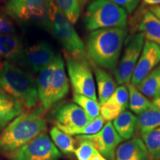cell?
Here are the masks:
<instances>
[{
	"label": "cell",
	"instance_id": "cell-1",
	"mask_svg": "<svg viewBox=\"0 0 160 160\" xmlns=\"http://www.w3.org/2000/svg\"><path fill=\"white\" fill-rule=\"evenodd\" d=\"M42 107L22 112L0 133V153L13 156L23 146L47 131V121Z\"/></svg>",
	"mask_w": 160,
	"mask_h": 160
},
{
	"label": "cell",
	"instance_id": "cell-2",
	"mask_svg": "<svg viewBox=\"0 0 160 160\" xmlns=\"http://www.w3.org/2000/svg\"><path fill=\"white\" fill-rule=\"evenodd\" d=\"M127 33V28H119L91 32L85 47L88 59L102 68L113 71L119 62Z\"/></svg>",
	"mask_w": 160,
	"mask_h": 160
},
{
	"label": "cell",
	"instance_id": "cell-3",
	"mask_svg": "<svg viewBox=\"0 0 160 160\" xmlns=\"http://www.w3.org/2000/svg\"><path fill=\"white\" fill-rule=\"evenodd\" d=\"M0 90L19 100L28 109L35 108L39 102L34 78L9 61L0 64Z\"/></svg>",
	"mask_w": 160,
	"mask_h": 160
},
{
	"label": "cell",
	"instance_id": "cell-4",
	"mask_svg": "<svg viewBox=\"0 0 160 160\" xmlns=\"http://www.w3.org/2000/svg\"><path fill=\"white\" fill-rule=\"evenodd\" d=\"M39 101L44 111H48L62 99L69 92V81L65 63L59 53L46 68L39 73L37 80Z\"/></svg>",
	"mask_w": 160,
	"mask_h": 160
},
{
	"label": "cell",
	"instance_id": "cell-5",
	"mask_svg": "<svg viewBox=\"0 0 160 160\" xmlns=\"http://www.w3.org/2000/svg\"><path fill=\"white\" fill-rule=\"evenodd\" d=\"M128 14L125 10L109 0H93L84 15V24L89 31L106 28H127Z\"/></svg>",
	"mask_w": 160,
	"mask_h": 160
},
{
	"label": "cell",
	"instance_id": "cell-6",
	"mask_svg": "<svg viewBox=\"0 0 160 160\" xmlns=\"http://www.w3.org/2000/svg\"><path fill=\"white\" fill-rule=\"evenodd\" d=\"M53 0H8L5 14L22 25H33L46 28Z\"/></svg>",
	"mask_w": 160,
	"mask_h": 160
},
{
	"label": "cell",
	"instance_id": "cell-7",
	"mask_svg": "<svg viewBox=\"0 0 160 160\" xmlns=\"http://www.w3.org/2000/svg\"><path fill=\"white\" fill-rule=\"evenodd\" d=\"M64 56L70 82L74 94L85 96L97 101L94 77L85 53L75 55L65 51Z\"/></svg>",
	"mask_w": 160,
	"mask_h": 160
},
{
	"label": "cell",
	"instance_id": "cell-8",
	"mask_svg": "<svg viewBox=\"0 0 160 160\" xmlns=\"http://www.w3.org/2000/svg\"><path fill=\"white\" fill-rule=\"evenodd\" d=\"M46 29L61 44L65 51L72 54L85 53V45L73 25L65 17L54 1L51 4L49 20Z\"/></svg>",
	"mask_w": 160,
	"mask_h": 160
},
{
	"label": "cell",
	"instance_id": "cell-9",
	"mask_svg": "<svg viewBox=\"0 0 160 160\" xmlns=\"http://www.w3.org/2000/svg\"><path fill=\"white\" fill-rule=\"evenodd\" d=\"M145 41L143 34L139 32L126 38L125 47L120 56L119 62L113 71L117 85H127L131 82L132 75L142 51Z\"/></svg>",
	"mask_w": 160,
	"mask_h": 160
},
{
	"label": "cell",
	"instance_id": "cell-10",
	"mask_svg": "<svg viewBox=\"0 0 160 160\" xmlns=\"http://www.w3.org/2000/svg\"><path fill=\"white\" fill-rule=\"evenodd\" d=\"M12 160H59L60 151L48 135L43 133L12 156Z\"/></svg>",
	"mask_w": 160,
	"mask_h": 160
},
{
	"label": "cell",
	"instance_id": "cell-11",
	"mask_svg": "<svg viewBox=\"0 0 160 160\" xmlns=\"http://www.w3.org/2000/svg\"><path fill=\"white\" fill-rule=\"evenodd\" d=\"M57 55L51 45L39 42L31 47L24 48L16 64L25 67L33 73H41L52 62Z\"/></svg>",
	"mask_w": 160,
	"mask_h": 160
},
{
	"label": "cell",
	"instance_id": "cell-12",
	"mask_svg": "<svg viewBox=\"0 0 160 160\" xmlns=\"http://www.w3.org/2000/svg\"><path fill=\"white\" fill-rule=\"evenodd\" d=\"M77 138L91 142L96 149L108 160H116L117 147L123 139L119 137L111 122H107L101 131L93 135H81Z\"/></svg>",
	"mask_w": 160,
	"mask_h": 160
},
{
	"label": "cell",
	"instance_id": "cell-13",
	"mask_svg": "<svg viewBox=\"0 0 160 160\" xmlns=\"http://www.w3.org/2000/svg\"><path fill=\"white\" fill-rule=\"evenodd\" d=\"M53 118L56 127L64 133L85 127L91 122L82 108L71 102L59 106L53 113Z\"/></svg>",
	"mask_w": 160,
	"mask_h": 160
},
{
	"label": "cell",
	"instance_id": "cell-14",
	"mask_svg": "<svg viewBox=\"0 0 160 160\" xmlns=\"http://www.w3.org/2000/svg\"><path fill=\"white\" fill-rule=\"evenodd\" d=\"M160 63V48L145 40L139 59L132 75L131 83L137 86Z\"/></svg>",
	"mask_w": 160,
	"mask_h": 160
},
{
	"label": "cell",
	"instance_id": "cell-15",
	"mask_svg": "<svg viewBox=\"0 0 160 160\" xmlns=\"http://www.w3.org/2000/svg\"><path fill=\"white\" fill-rule=\"evenodd\" d=\"M129 105V93L126 85H119L108 99L100 105V113L105 121L111 122L127 111Z\"/></svg>",
	"mask_w": 160,
	"mask_h": 160
},
{
	"label": "cell",
	"instance_id": "cell-16",
	"mask_svg": "<svg viewBox=\"0 0 160 160\" xmlns=\"http://www.w3.org/2000/svg\"><path fill=\"white\" fill-rule=\"evenodd\" d=\"M116 160H151L143 140L133 137L120 145L116 152Z\"/></svg>",
	"mask_w": 160,
	"mask_h": 160
},
{
	"label": "cell",
	"instance_id": "cell-17",
	"mask_svg": "<svg viewBox=\"0 0 160 160\" xmlns=\"http://www.w3.org/2000/svg\"><path fill=\"white\" fill-rule=\"evenodd\" d=\"M22 103L0 90V133L24 111Z\"/></svg>",
	"mask_w": 160,
	"mask_h": 160
},
{
	"label": "cell",
	"instance_id": "cell-18",
	"mask_svg": "<svg viewBox=\"0 0 160 160\" xmlns=\"http://www.w3.org/2000/svg\"><path fill=\"white\" fill-rule=\"evenodd\" d=\"M96 82H97L98 98L99 104H102L109 99L117 88V83L115 79L110 75L105 69L97 65L93 66Z\"/></svg>",
	"mask_w": 160,
	"mask_h": 160
},
{
	"label": "cell",
	"instance_id": "cell-19",
	"mask_svg": "<svg viewBox=\"0 0 160 160\" xmlns=\"http://www.w3.org/2000/svg\"><path fill=\"white\" fill-rule=\"evenodd\" d=\"M138 31L142 33L145 40L156 44L160 48V20L149 10L143 13L138 25Z\"/></svg>",
	"mask_w": 160,
	"mask_h": 160
},
{
	"label": "cell",
	"instance_id": "cell-20",
	"mask_svg": "<svg viewBox=\"0 0 160 160\" xmlns=\"http://www.w3.org/2000/svg\"><path fill=\"white\" fill-rule=\"evenodd\" d=\"M24 50L22 42L17 36L0 33V56L9 62H16Z\"/></svg>",
	"mask_w": 160,
	"mask_h": 160
},
{
	"label": "cell",
	"instance_id": "cell-21",
	"mask_svg": "<svg viewBox=\"0 0 160 160\" xmlns=\"http://www.w3.org/2000/svg\"><path fill=\"white\" fill-rule=\"evenodd\" d=\"M137 117L129 111H125L113 121L116 131L123 140L133 138L137 131Z\"/></svg>",
	"mask_w": 160,
	"mask_h": 160
},
{
	"label": "cell",
	"instance_id": "cell-22",
	"mask_svg": "<svg viewBox=\"0 0 160 160\" xmlns=\"http://www.w3.org/2000/svg\"><path fill=\"white\" fill-rule=\"evenodd\" d=\"M136 87L147 98L154 99L158 97L160 94V65L146 76Z\"/></svg>",
	"mask_w": 160,
	"mask_h": 160
},
{
	"label": "cell",
	"instance_id": "cell-23",
	"mask_svg": "<svg viewBox=\"0 0 160 160\" xmlns=\"http://www.w3.org/2000/svg\"><path fill=\"white\" fill-rule=\"evenodd\" d=\"M160 127V109L152 105L151 108L137 117V130L140 134L148 133Z\"/></svg>",
	"mask_w": 160,
	"mask_h": 160
},
{
	"label": "cell",
	"instance_id": "cell-24",
	"mask_svg": "<svg viewBox=\"0 0 160 160\" xmlns=\"http://www.w3.org/2000/svg\"><path fill=\"white\" fill-rule=\"evenodd\" d=\"M129 93V108L132 113L139 115L151 108L153 103L130 82L126 85Z\"/></svg>",
	"mask_w": 160,
	"mask_h": 160
},
{
	"label": "cell",
	"instance_id": "cell-25",
	"mask_svg": "<svg viewBox=\"0 0 160 160\" xmlns=\"http://www.w3.org/2000/svg\"><path fill=\"white\" fill-rule=\"evenodd\" d=\"M50 135L54 145L65 154L75 151V141L71 136L64 133L57 127L52 128Z\"/></svg>",
	"mask_w": 160,
	"mask_h": 160
},
{
	"label": "cell",
	"instance_id": "cell-26",
	"mask_svg": "<svg viewBox=\"0 0 160 160\" xmlns=\"http://www.w3.org/2000/svg\"><path fill=\"white\" fill-rule=\"evenodd\" d=\"M151 160H160V127L141 135Z\"/></svg>",
	"mask_w": 160,
	"mask_h": 160
},
{
	"label": "cell",
	"instance_id": "cell-27",
	"mask_svg": "<svg viewBox=\"0 0 160 160\" xmlns=\"http://www.w3.org/2000/svg\"><path fill=\"white\" fill-rule=\"evenodd\" d=\"M53 1L73 25L77 22L81 14L82 8L79 0H53Z\"/></svg>",
	"mask_w": 160,
	"mask_h": 160
},
{
	"label": "cell",
	"instance_id": "cell-28",
	"mask_svg": "<svg viewBox=\"0 0 160 160\" xmlns=\"http://www.w3.org/2000/svg\"><path fill=\"white\" fill-rule=\"evenodd\" d=\"M73 101L82 108L91 122L100 115V104L98 101L79 94L73 95Z\"/></svg>",
	"mask_w": 160,
	"mask_h": 160
},
{
	"label": "cell",
	"instance_id": "cell-29",
	"mask_svg": "<svg viewBox=\"0 0 160 160\" xmlns=\"http://www.w3.org/2000/svg\"><path fill=\"white\" fill-rule=\"evenodd\" d=\"M105 119H103L101 115H99L97 118H96L94 120L90 122L85 127L81 128L79 129L72 130V131H69L66 132L65 133L68 135H93L95 133H98V132L101 131L102 128L103 126L105 125Z\"/></svg>",
	"mask_w": 160,
	"mask_h": 160
},
{
	"label": "cell",
	"instance_id": "cell-30",
	"mask_svg": "<svg viewBox=\"0 0 160 160\" xmlns=\"http://www.w3.org/2000/svg\"><path fill=\"white\" fill-rule=\"evenodd\" d=\"M79 142V145L74 153L78 160H89L98 151L91 142L86 139L77 138Z\"/></svg>",
	"mask_w": 160,
	"mask_h": 160
},
{
	"label": "cell",
	"instance_id": "cell-31",
	"mask_svg": "<svg viewBox=\"0 0 160 160\" xmlns=\"http://www.w3.org/2000/svg\"><path fill=\"white\" fill-rule=\"evenodd\" d=\"M17 31L11 20L7 16L0 13V33L16 35Z\"/></svg>",
	"mask_w": 160,
	"mask_h": 160
},
{
	"label": "cell",
	"instance_id": "cell-32",
	"mask_svg": "<svg viewBox=\"0 0 160 160\" xmlns=\"http://www.w3.org/2000/svg\"><path fill=\"white\" fill-rule=\"evenodd\" d=\"M123 8L128 14L133 13L137 9L141 0H109Z\"/></svg>",
	"mask_w": 160,
	"mask_h": 160
},
{
	"label": "cell",
	"instance_id": "cell-33",
	"mask_svg": "<svg viewBox=\"0 0 160 160\" xmlns=\"http://www.w3.org/2000/svg\"><path fill=\"white\" fill-rule=\"evenodd\" d=\"M149 11L157 18L158 19L160 20V5L156 6H151L149 8Z\"/></svg>",
	"mask_w": 160,
	"mask_h": 160
},
{
	"label": "cell",
	"instance_id": "cell-34",
	"mask_svg": "<svg viewBox=\"0 0 160 160\" xmlns=\"http://www.w3.org/2000/svg\"><path fill=\"white\" fill-rule=\"evenodd\" d=\"M144 4L151 6H156L160 5V0H142Z\"/></svg>",
	"mask_w": 160,
	"mask_h": 160
},
{
	"label": "cell",
	"instance_id": "cell-35",
	"mask_svg": "<svg viewBox=\"0 0 160 160\" xmlns=\"http://www.w3.org/2000/svg\"><path fill=\"white\" fill-rule=\"evenodd\" d=\"M89 160H108V159H105L102 155L100 154L99 152L98 151Z\"/></svg>",
	"mask_w": 160,
	"mask_h": 160
},
{
	"label": "cell",
	"instance_id": "cell-36",
	"mask_svg": "<svg viewBox=\"0 0 160 160\" xmlns=\"http://www.w3.org/2000/svg\"><path fill=\"white\" fill-rule=\"evenodd\" d=\"M152 103L156 107L160 109V94L155 98L154 99H153V102Z\"/></svg>",
	"mask_w": 160,
	"mask_h": 160
},
{
	"label": "cell",
	"instance_id": "cell-37",
	"mask_svg": "<svg viewBox=\"0 0 160 160\" xmlns=\"http://www.w3.org/2000/svg\"><path fill=\"white\" fill-rule=\"evenodd\" d=\"M87 1L88 0H79V2H80V4H81V6L82 7V6L85 5V4L87 2Z\"/></svg>",
	"mask_w": 160,
	"mask_h": 160
}]
</instances>
